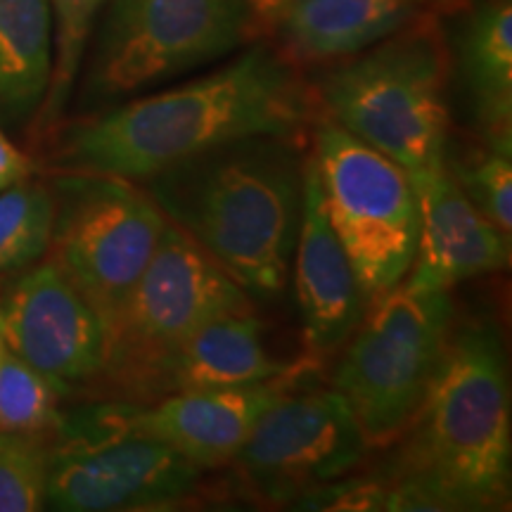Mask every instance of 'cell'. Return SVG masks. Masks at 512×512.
<instances>
[{"label": "cell", "instance_id": "6da1fadb", "mask_svg": "<svg viewBox=\"0 0 512 512\" xmlns=\"http://www.w3.org/2000/svg\"><path fill=\"white\" fill-rule=\"evenodd\" d=\"M316 112L294 62L259 43L207 74L93 114L62 138L57 159L72 171L143 183L228 140L299 136Z\"/></svg>", "mask_w": 512, "mask_h": 512}, {"label": "cell", "instance_id": "7a4b0ae2", "mask_svg": "<svg viewBox=\"0 0 512 512\" xmlns=\"http://www.w3.org/2000/svg\"><path fill=\"white\" fill-rule=\"evenodd\" d=\"M392 446L382 479L411 491L418 510L510 508V375L496 320L451 325L430 389Z\"/></svg>", "mask_w": 512, "mask_h": 512}, {"label": "cell", "instance_id": "3957f363", "mask_svg": "<svg viewBox=\"0 0 512 512\" xmlns=\"http://www.w3.org/2000/svg\"><path fill=\"white\" fill-rule=\"evenodd\" d=\"M299 136H245L192 155L143 181L171 226L256 299L290 283L304 202Z\"/></svg>", "mask_w": 512, "mask_h": 512}, {"label": "cell", "instance_id": "277c9868", "mask_svg": "<svg viewBox=\"0 0 512 512\" xmlns=\"http://www.w3.org/2000/svg\"><path fill=\"white\" fill-rule=\"evenodd\" d=\"M325 119L418 171L444 155L448 138L446 50L432 24H411L363 53L332 62L316 83Z\"/></svg>", "mask_w": 512, "mask_h": 512}, {"label": "cell", "instance_id": "5b68a950", "mask_svg": "<svg viewBox=\"0 0 512 512\" xmlns=\"http://www.w3.org/2000/svg\"><path fill=\"white\" fill-rule=\"evenodd\" d=\"M451 325V292H418L399 283L368 304L332 373V387L347 399L368 448H389L411 425Z\"/></svg>", "mask_w": 512, "mask_h": 512}, {"label": "cell", "instance_id": "8992f818", "mask_svg": "<svg viewBox=\"0 0 512 512\" xmlns=\"http://www.w3.org/2000/svg\"><path fill=\"white\" fill-rule=\"evenodd\" d=\"M200 484V467L131 425L126 401L81 406L53 432L48 505L55 510H176Z\"/></svg>", "mask_w": 512, "mask_h": 512}, {"label": "cell", "instance_id": "52a82bcc", "mask_svg": "<svg viewBox=\"0 0 512 512\" xmlns=\"http://www.w3.org/2000/svg\"><path fill=\"white\" fill-rule=\"evenodd\" d=\"M252 17L245 0H107L88 93L105 110L226 60L247 41Z\"/></svg>", "mask_w": 512, "mask_h": 512}, {"label": "cell", "instance_id": "ba28073f", "mask_svg": "<svg viewBox=\"0 0 512 512\" xmlns=\"http://www.w3.org/2000/svg\"><path fill=\"white\" fill-rule=\"evenodd\" d=\"M254 311L252 297L176 226H166L150 266L107 332L102 373L143 401L157 370L211 320Z\"/></svg>", "mask_w": 512, "mask_h": 512}, {"label": "cell", "instance_id": "9c48e42d", "mask_svg": "<svg viewBox=\"0 0 512 512\" xmlns=\"http://www.w3.org/2000/svg\"><path fill=\"white\" fill-rule=\"evenodd\" d=\"M311 157L330 226L373 302L406 278L418 247L411 171L325 117L316 121Z\"/></svg>", "mask_w": 512, "mask_h": 512}, {"label": "cell", "instance_id": "30bf717a", "mask_svg": "<svg viewBox=\"0 0 512 512\" xmlns=\"http://www.w3.org/2000/svg\"><path fill=\"white\" fill-rule=\"evenodd\" d=\"M166 226L140 183L86 171L62 181L48 256L93 306L105 335L150 266Z\"/></svg>", "mask_w": 512, "mask_h": 512}, {"label": "cell", "instance_id": "8fae6325", "mask_svg": "<svg viewBox=\"0 0 512 512\" xmlns=\"http://www.w3.org/2000/svg\"><path fill=\"white\" fill-rule=\"evenodd\" d=\"M368 441L347 399L332 389L299 384L261 415L233 458L245 489L259 501L292 505L366 460Z\"/></svg>", "mask_w": 512, "mask_h": 512}, {"label": "cell", "instance_id": "7c38bea8", "mask_svg": "<svg viewBox=\"0 0 512 512\" xmlns=\"http://www.w3.org/2000/svg\"><path fill=\"white\" fill-rule=\"evenodd\" d=\"M0 335L5 349L67 389L105 366V325L50 259L24 268L0 299Z\"/></svg>", "mask_w": 512, "mask_h": 512}, {"label": "cell", "instance_id": "4fadbf2b", "mask_svg": "<svg viewBox=\"0 0 512 512\" xmlns=\"http://www.w3.org/2000/svg\"><path fill=\"white\" fill-rule=\"evenodd\" d=\"M316 368V358L306 356L287 373L252 387L178 392L147 403L126 401L128 420L140 434L174 448L202 472L216 470L233 463L261 415L304 384Z\"/></svg>", "mask_w": 512, "mask_h": 512}, {"label": "cell", "instance_id": "5bb4252c", "mask_svg": "<svg viewBox=\"0 0 512 512\" xmlns=\"http://www.w3.org/2000/svg\"><path fill=\"white\" fill-rule=\"evenodd\" d=\"M411 178L420 202V233L403 285L451 292L479 275L508 271L512 240L467 200L441 159L411 171Z\"/></svg>", "mask_w": 512, "mask_h": 512}, {"label": "cell", "instance_id": "9a60e30c", "mask_svg": "<svg viewBox=\"0 0 512 512\" xmlns=\"http://www.w3.org/2000/svg\"><path fill=\"white\" fill-rule=\"evenodd\" d=\"M294 294L304 328V347L311 358L335 354L368 311V297L358 283L347 249L332 230L320 195L313 157L304 166V202L294 245Z\"/></svg>", "mask_w": 512, "mask_h": 512}, {"label": "cell", "instance_id": "2e32d148", "mask_svg": "<svg viewBox=\"0 0 512 512\" xmlns=\"http://www.w3.org/2000/svg\"><path fill=\"white\" fill-rule=\"evenodd\" d=\"M299 361L278 356L271 344V330L254 311L233 313L195 332L157 370L140 403L178 392L252 387L287 373Z\"/></svg>", "mask_w": 512, "mask_h": 512}, {"label": "cell", "instance_id": "e0dca14e", "mask_svg": "<svg viewBox=\"0 0 512 512\" xmlns=\"http://www.w3.org/2000/svg\"><path fill=\"white\" fill-rule=\"evenodd\" d=\"M413 0H285L271 22L290 62H339L413 22Z\"/></svg>", "mask_w": 512, "mask_h": 512}, {"label": "cell", "instance_id": "ac0fdd59", "mask_svg": "<svg viewBox=\"0 0 512 512\" xmlns=\"http://www.w3.org/2000/svg\"><path fill=\"white\" fill-rule=\"evenodd\" d=\"M458 69L472 126L491 150L512 155V5L482 0L456 38Z\"/></svg>", "mask_w": 512, "mask_h": 512}, {"label": "cell", "instance_id": "d6986e66", "mask_svg": "<svg viewBox=\"0 0 512 512\" xmlns=\"http://www.w3.org/2000/svg\"><path fill=\"white\" fill-rule=\"evenodd\" d=\"M53 76L50 0H0V119L41 110Z\"/></svg>", "mask_w": 512, "mask_h": 512}, {"label": "cell", "instance_id": "ffe728a7", "mask_svg": "<svg viewBox=\"0 0 512 512\" xmlns=\"http://www.w3.org/2000/svg\"><path fill=\"white\" fill-rule=\"evenodd\" d=\"M55 226V195L24 178L0 190V275L22 273L48 254Z\"/></svg>", "mask_w": 512, "mask_h": 512}, {"label": "cell", "instance_id": "44dd1931", "mask_svg": "<svg viewBox=\"0 0 512 512\" xmlns=\"http://www.w3.org/2000/svg\"><path fill=\"white\" fill-rule=\"evenodd\" d=\"M67 392L53 377L29 366L10 349L0 354V432H53Z\"/></svg>", "mask_w": 512, "mask_h": 512}, {"label": "cell", "instance_id": "7402d4cb", "mask_svg": "<svg viewBox=\"0 0 512 512\" xmlns=\"http://www.w3.org/2000/svg\"><path fill=\"white\" fill-rule=\"evenodd\" d=\"M107 0H50L53 10V76L43 100L41 121H53L67 105L81 72L83 55Z\"/></svg>", "mask_w": 512, "mask_h": 512}, {"label": "cell", "instance_id": "603a6c76", "mask_svg": "<svg viewBox=\"0 0 512 512\" xmlns=\"http://www.w3.org/2000/svg\"><path fill=\"white\" fill-rule=\"evenodd\" d=\"M53 432H0V512L48 505Z\"/></svg>", "mask_w": 512, "mask_h": 512}, {"label": "cell", "instance_id": "cb8c5ba5", "mask_svg": "<svg viewBox=\"0 0 512 512\" xmlns=\"http://www.w3.org/2000/svg\"><path fill=\"white\" fill-rule=\"evenodd\" d=\"M441 162L467 200L512 240V155L484 145L456 155L444 150Z\"/></svg>", "mask_w": 512, "mask_h": 512}, {"label": "cell", "instance_id": "d4e9b609", "mask_svg": "<svg viewBox=\"0 0 512 512\" xmlns=\"http://www.w3.org/2000/svg\"><path fill=\"white\" fill-rule=\"evenodd\" d=\"M34 174V162L0 131V190L10 188Z\"/></svg>", "mask_w": 512, "mask_h": 512}, {"label": "cell", "instance_id": "484cf974", "mask_svg": "<svg viewBox=\"0 0 512 512\" xmlns=\"http://www.w3.org/2000/svg\"><path fill=\"white\" fill-rule=\"evenodd\" d=\"M245 3L254 17L268 19V22H271V19L278 15V10L285 5V0H245Z\"/></svg>", "mask_w": 512, "mask_h": 512}, {"label": "cell", "instance_id": "4316f807", "mask_svg": "<svg viewBox=\"0 0 512 512\" xmlns=\"http://www.w3.org/2000/svg\"><path fill=\"white\" fill-rule=\"evenodd\" d=\"M415 5H427V3H437V0H413Z\"/></svg>", "mask_w": 512, "mask_h": 512}, {"label": "cell", "instance_id": "83f0119b", "mask_svg": "<svg viewBox=\"0 0 512 512\" xmlns=\"http://www.w3.org/2000/svg\"><path fill=\"white\" fill-rule=\"evenodd\" d=\"M3 349H5V344H3V335H0V354H3Z\"/></svg>", "mask_w": 512, "mask_h": 512}]
</instances>
